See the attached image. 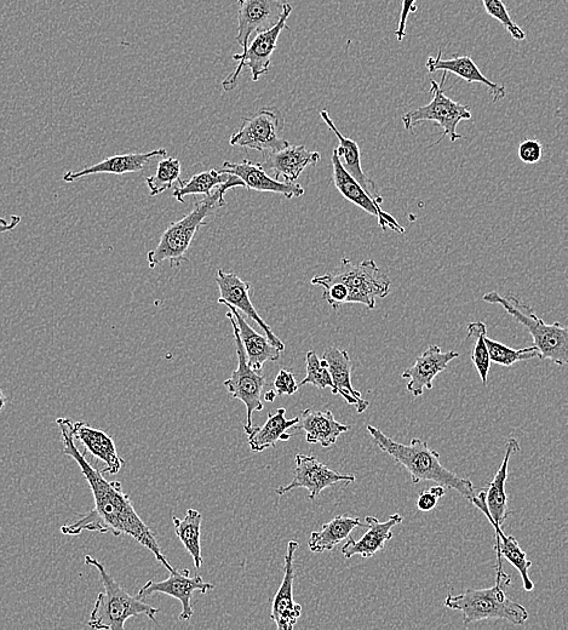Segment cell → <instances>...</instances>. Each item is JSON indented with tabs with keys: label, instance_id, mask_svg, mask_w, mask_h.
<instances>
[{
	"label": "cell",
	"instance_id": "obj_1",
	"mask_svg": "<svg viewBox=\"0 0 568 630\" xmlns=\"http://www.w3.org/2000/svg\"><path fill=\"white\" fill-rule=\"evenodd\" d=\"M56 423L60 427L62 435L63 454L72 457L78 463L80 471L93 491L95 501V507L90 512L82 515L74 523L62 526V534L78 536L84 531H90L99 532V534H112L116 537L130 536L153 553L158 563L162 564L165 569L169 571L174 569V566H171L168 559L164 557L156 534L137 514L130 496L124 494L122 483L106 480L105 475L97 471L86 460L85 452L80 454L76 443H74L70 418H57Z\"/></svg>",
	"mask_w": 568,
	"mask_h": 630
},
{
	"label": "cell",
	"instance_id": "obj_43",
	"mask_svg": "<svg viewBox=\"0 0 568 630\" xmlns=\"http://www.w3.org/2000/svg\"><path fill=\"white\" fill-rule=\"evenodd\" d=\"M438 500L439 498L434 496L429 490L423 491L420 497H418L417 507L421 512H430L436 507Z\"/></svg>",
	"mask_w": 568,
	"mask_h": 630
},
{
	"label": "cell",
	"instance_id": "obj_40",
	"mask_svg": "<svg viewBox=\"0 0 568 630\" xmlns=\"http://www.w3.org/2000/svg\"><path fill=\"white\" fill-rule=\"evenodd\" d=\"M273 387L278 397H280V395H294L297 393L298 388H300L298 387L295 375L284 369L280 370L278 376L275 377Z\"/></svg>",
	"mask_w": 568,
	"mask_h": 630
},
{
	"label": "cell",
	"instance_id": "obj_27",
	"mask_svg": "<svg viewBox=\"0 0 568 630\" xmlns=\"http://www.w3.org/2000/svg\"><path fill=\"white\" fill-rule=\"evenodd\" d=\"M294 429L306 434L307 443L330 448L337 443L340 435L348 432L351 427L338 422L330 410L306 409L301 411Z\"/></svg>",
	"mask_w": 568,
	"mask_h": 630
},
{
	"label": "cell",
	"instance_id": "obj_44",
	"mask_svg": "<svg viewBox=\"0 0 568 630\" xmlns=\"http://www.w3.org/2000/svg\"><path fill=\"white\" fill-rule=\"evenodd\" d=\"M21 216L11 215L9 219H3L0 217V233H7L14 231V229L20 225Z\"/></svg>",
	"mask_w": 568,
	"mask_h": 630
},
{
	"label": "cell",
	"instance_id": "obj_34",
	"mask_svg": "<svg viewBox=\"0 0 568 630\" xmlns=\"http://www.w3.org/2000/svg\"><path fill=\"white\" fill-rule=\"evenodd\" d=\"M229 176L231 175L215 169L203 171V173L194 175L189 181H182L180 186L175 189L172 197L177 202L185 203V197L187 196H197V194H205V197L210 196L216 188L228 181Z\"/></svg>",
	"mask_w": 568,
	"mask_h": 630
},
{
	"label": "cell",
	"instance_id": "obj_3",
	"mask_svg": "<svg viewBox=\"0 0 568 630\" xmlns=\"http://www.w3.org/2000/svg\"><path fill=\"white\" fill-rule=\"evenodd\" d=\"M237 187L245 188L244 182L237 176H229L228 181L216 188L210 196L195 202L191 213L166 228L157 248L148 252L149 268L154 269L163 262H169L171 268L179 269L182 262H188L186 254L195 234L205 225L206 217L212 211L223 208L226 205V192Z\"/></svg>",
	"mask_w": 568,
	"mask_h": 630
},
{
	"label": "cell",
	"instance_id": "obj_39",
	"mask_svg": "<svg viewBox=\"0 0 568 630\" xmlns=\"http://www.w3.org/2000/svg\"><path fill=\"white\" fill-rule=\"evenodd\" d=\"M487 15L491 16L510 33L515 40H525L526 33L515 24L502 0H481Z\"/></svg>",
	"mask_w": 568,
	"mask_h": 630
},
{
	"label": "cell",
	"instance_id": "obj_4",
	"mask_svg": "<svg viewBox=\"0 0 568 630\" xmlns=\"http://www.w3.org/2000/svg\"><path fill=\"white\" fill-rule=\"evenodd\" d=\"M496 584L491 588L468 589L460 595H449L445 606L451 610L461 611L463 624L502 618L515 626H522L529 620V612L524 606L507 597L504 588L512 584V578L503 570L502 563H497Z\"/></svg>",
	"mask_w": 568,
	"mask_h": 630
},
{
	"label": "cell",
	"instance_id": "obj_11",
	"mask_svg": "<svg viewBox=\"0 0 568 630\" xmlns=\"http://www.w3.org/2000/svg\"><path fill=\"white\" fill-rule=\"evenodd\" d=\"M226 317L231 320L233 326V335L235 342V351L238 355V368L234 370L231 377L223 382V386L227 388L229 395L232 399L240 400L245 405L248 415H246V422L244 431L249 434L252 429V415L255 411L263 410L262 393L266 386V377L261 375L260 372L255 371L248 364L243 347L242 340H240L239 329L237 323L233 318L231 311L226 314Z\"/></svg>",
	"mask_w": 568,
	"mask_h": 630
},
{
	"label": "cell",
	"instance_id": "obj_33",
	"mask_svg": "<svg viewBox=\"0 0 568 630\" xmlns=\"http://www.w3.org/2000/svg\"><path fill=\"white\" fill-rule=\"evenodd\" d=\"M203 515L195 509H188L185 519L181 520L172 515V523H174L175 534L177 538L186 548V551L192 555L195 569L203 566L204 559L202 557V544H200V536H202Z\"/></svg>",
	"mask_w": 568,
	"mask_h": 630
},
{
	"label": "cell",
	"instance_id": "obj_25",
	"mask_svg": "<svg viewBox=\"0 0 568 630\" xmlns=\"http://www.w3.org/2000/svg\"><path fill=\"white\" fill-rule=\"evenodd\" d=\"M320 117L324 120L325 124L329 126L332 133L337 136L338 141H340V146L336 148L334 153L338 159H340L344 170L363 186L367 194H369L377 204L382 206L383 198L380 191H378L376 183L367 177L363 170V165H361V153L358 143L340 133L335 123L332 122L329 112L326 110L321 111Z\"/></svg>",
	"mask_w": 568,
	"mask_h": 630
},
{
	"label": "cell",
	"instance_id": "obj_19",
	"mask_svg": "<svg viewBox=\"0 0 568 630\" xmlns=\"http://www.w3.org/2000/svg\"><path fill=\"white\" fill-rule=\"evenodd\" d=\"M460 357V353L449 351L443 352L438 346H429L420 357L416 358V363L407 369L403 378H409L407 391L413 397L418 398L424 391L433 389L435 377L444 372L452 360Z\"/></svg>",
	"mask_w": 568,
	"mask_h": 630
},
{
	"label": "cell",
	"instance_id": "obj_42",
	"mask_svg": "<svg viewBox=\"0 0 568 630\" xmlns=\"http://www.w3.org/2000/svg\"><path fill=\"white\" fill-rule=\"evenodd\" d=\"M417 0H403V4H401V13L399 17L398 30L394 32L395 37L401 42L406 37V24L407 19H409V15L411 13H416L417 11Z\"/></svg>",
	"mask_w": 568,
	"mask_h": 630
},
{
	"label": "cell",
	"instance_id": "obj_16",
	"mask_svg": "<svg viewBox=\"0 0 568 630\" xmlns=\"http://www.w3.org/2000/svg\"><path fill=\"white\" fill-rule=\"evenodd\" d=\"M331 162L332 169H334L332 180H334V185L338 189V192L342 194L343 198L359 206V208L366 211L367 214L376 216L378 225L381 226L383 231L389 228L399 234L405 233V228L400 226V223L395 220L392 215L386 213V211L382 209V206L377 204L375 200L367 194L363 186L344 170L340 159H338L335 153H332Z\"/></svg>",
	"mask_w": 568,
	"mask_h": 630
},
{
	"label": "cell",
	"instance_id": "obj_15",
	"mask_svg": "<svg viewBox=\"0 0 568 630\" xmlns=\"http://www.w3.org/2000/svg\"><path fill=\"white\" fill-rule=\"evenodd\" d=\"M216 283L218 289H220L221 297L218 299L220 305H229L243 312L246 317L254 320L260 328L265 331L267 339L273 346L277 347L280 352L285 351L284 342L274 334L271 326H269L265 320L257 313L254 305H252L250 299L251 285L245 282L242 278H239L237 274L231 272H225L223 269L218 271L216 276Z\"/></svg>",
	"mask_w": 568,
	"mask_h": 630
},
{
	"label": "cell",
	"instance_id": "obj_14",
	"mask_svg": "<svg viewBox=\"0 0 568 630\" xmlns=\"http://www.w3.org/2000/svg\"><path fill=\"white\" fill-rule=\"evenodd\" d=\"M280 0H238V44L248 48L254 34L271 30L284 14Z\"/></svg>",
	"mask_w": 568,
	"mask_h": 630
},
{
	"label": "cell",
	"instance_id": "obj_13",
	"mask_svg": "<svg viewBox=\"0 0 568 630\" xmlns=\"http://www.w3.org/2000/svg\"><path fill=\"white\" fill-rule=\"evenodd\" d=\"M188 569L177 570L172 569L170 571V577L168 580L162 582L148 581L143 586L136 597L139 599H145L151 597L153 594H165L169 597L175 598L181 601L182 612L180 615V621H189L193 617L194 611L192 606V595L194 592L208 593L215 589L214 584L206 582L200 575L189 577Z\"/></svg>",
	"mask_w": 568,
	"mask_h": 630
},
{
	"label": "cell",
	"instance_id": "obj_32",
	"mask_svg": "<svg viewBox=\"0 0 568 630\" xmlns=\"http://www.w3.org/2000/svg\"><path fill=\"white\" fill-rule=\"evenodd\" d=\"M358 528H365V524L355 517L338 515L330 523H327L320 531L312 532L309 538V549L312 553H325L334 551L335 547L346 541L352 531Z\"/></svg>",
	"mask_w": 568,
	"mask_h": 630
},
{
	"label": "cell",
	"instance_id": "obj_46",
	"mask_svg": "<svg viewBox=\"0 0 568 630\" xmlns=\"http://www.w3.org/2000/svg\"><path fill=\"white\" fill-rule=\"evenodd\" d=\"M278 398L277 393H275L274 389L272 391H268L265 393V400L268 403H273L275 399Z\"/></svg>",
	"mask_w": 568,
	"mask_h": 630
},
{
	"label": "cell",
	"instance_id": "obj_20",
	"mask_svg": "<svg viewBox=\"0 0 568 630\" xmlns=\"http://www.w3.org/2000/svg\"><path fill=\"white\" fill-rule=\"evenodd\" d=\"M71 432L74 440L84 445L85 454L94 456L97 461L105 463L103 475H116L125 466V461L118 455L116 444L109 435L101 429H96L85 422H72Z\"/></svg>",
	"mask_w": 568,
	"mask_h": 630
},
{
	"label": "cell",
	"instance_id": "obj_7",
	"mask_svg": "<svg viewBox=\"0 0 568 630\" xmlns=\"http://www.w3.org/2000/svg\"><path fill=\"white\" fill-rule=\"evenodd\" d=\"M332 282L342 283L348 290L347 303H360L369 309H375L378 297H387L390 279L376 265L367 260L354 265L351 260L342 259L334 273L325 274Z\"/></svg>",
	"mask_w": 568,
	"mask_h": 630
},
{
	"label": "cell",
	"instance_id": "obj_38",
	"mask_svg": "<svg viewBox=\"0 0 568 630\" xmlns=\"http://www.w3.org/2000/svg\"><path fill=\"white\" fill-rule=\"evenodd\" d=\"M306 363L307 376L298 383V387L313 385L318 389L331 388V392H334V382H332L330 372L327 370L325 360L320 359L314 351H309L306 355Z\"/></svg>",
	"mask_w": 568,
	"mask_h": 630
},
{
	"label": "cell",
	"instance_id": "obj_18",
	"mask_svg": "<svg viewBox=\"0 0 568 630\" xmlns=\"http://www.w3.org/2000/svg\"><path fill=\"white\" fill-rule=\"evenodd\" d=\"M300 543L290 541L285 555L284 578L272 604V621L279 630H292L302 615V606L294 600L295 553Z\"/></svg>",
	"mask_w": 568,
	"mask_h": 630
},
{
	"label": "cell",
	"instance_id": "obj_37",
	"mask_svg": "<svg viewBox=\"0 0 568 630\" xmlns=\"http://www.w3.org/2000/svg\"><path fill=\"white\" fill-rule=\"evenodd\" d=\"M485 343L487 351L490 354V360L492 363L506 366V368H512V366L519 362H527L533 358H539V353L535 346L522 349H514L502 345V343L493 341L489 337H485Z\"/></svg>",
	"mask_w": 568,
	"mask_h": 630
},
{
	"label": "cell",
	"instance_id": "obj_41",
	"mask_svg": "<svg viewBox=\"0 0 568 630\" xmlns=\"http://www.w3.org/2000/svg\"><path fill=\"white\" fill-rule=\"evenodd\" d=\"M518 154L522 163L530 165L536 164L543 156L542 143L536 140H526L521 142Z\"/></svg>",
	"mask_w": 568,
	"mask_h": 630
},
{
	"label": "cell",
	"instance_id": "obj_28",
	"mask_svg": "<svg viewBox=\"0 0 568 630\" xmlns=\"http://www.w3.org/2000/svg\"><path fill=\"white\" fill-rule=\"evenodd\" d=\"M320 159L319 152L308 151L304 146H288L284 150L269 153L262 166L263 169L273 171L275 180L283 177L285 182H295L307 166L317 165Z\"/></svg>",
	"mask_w": 568,
	"mask_h": 630
},
{
	"label": "cell",
	"instance_id": "obj_10",
	"mask_svg": "<svg viewBox=\"0 0 568 630\" xmlns=\"http://www.w3.org/2000/svg\"><path fill=\"white\" fill-rule=\"evenodd\" d=\"M285 119L278 107H263L254 116L243 119L237 133L231 137V146L258 152H278L290 146L283 139Z\"/></svg>",
	"mask_w": 568,
	"mask_h": 630
},
{
	"label": "cell",
	"instance_id": "obj_2",
	"mask_svg": "<svg viewBox=\"0 0 568 630\" xmlns=\"http://www.w3.org/2000/svg\"><path fill=\"white\" fill-rule=\"evenodd\" d=\"M367 432L371 434L378 448L409 471L413 485L430 480L457 491L469 501L475 496L472 480L462 478L441 465L439 452L430 449L426 441L415 438L409 445L400 444L371 425H367Z\"/></svg>",
	"mask_w": 568,
	"mask_h": 630
},
{
	"label": "cell",
	"instance_id": "obj_12",
	"mask_svg": "<svg viewBox=\"0 0 568 630\" xmlns=\"http://www.w3.org/2000/svg\"><path fill=\"white\" fill-rule=\"evenodd\" d=\"M354 481L353 474L332 471L324 463L319 462L317 457L298 454L294 479L289 485L280 486L275 492L279 496H284L295 489H307L309 500H315L327 488H332L338 483L351 484Z\"/></svg>",
	"mask_w": 568,
	"mask_h": 630
},
{
	"label": "cell",
	"instance_id": "obj_24",
	"mask_svg": "<svg viewBox=\"0 0 568 630\" xmlns=\"http://www.w3.org/2000/svg\"><path fill=\"white\" fill-rule=\"evenodd\" d=\"M166 156H168V151L165 148H160V150L147 153H131L109 157L83 170L68 171V173L63 175V181L71 183L82 179V177L97 174L125 175L140 173L152 159Z\"/></svg>",
	"mask_w": 568,
	"mask_h": 630
},
{
	"label": "cell",
	"instance_id": "obj_17",
	"mask_svg": "<svg viewBox=\"0 0 568 630\" xmlns=\"http://www.w3.org/2000/svg\"><path fill=\"white\" fill-rule=\"evenodd\" d=\"M222 173L239 177L244 182L245 188L251 191L280 194L285 198H300L304 194V188L295 182H281L269 176L263 169L262 163H254L249 159L243 162H223Z\"/></svg>",
	"mask_w": 568,
	"mask_h": 630
},
{
	"label": "cell",
	"instance_id": "obj_23",
	"mask_svg": "<svg viewBox=\"0 0 568 630\" xmlns=\"http://www.w3.org/2000/svg\"><path fill=\"white\" fill-rule=\"evenodd\" d=\"M323 359L327 363V370L334 382L335 391L332 394L342 395L349 405H355L358 414H363L370 403L361 397V393L352 385L353 364L348 352L336 347H327Z\"/></svg>",
	"mask_w": 568,
	"mask_h": 630
},
{
	"label": "cell",
	"instance_id": "obj_47",
	"mask_svg": "<svg viewBox=\"0 0 568 630\" xmlns=\"http://www.w3.org/2000/svg\"><path fill=\"white\" fill-rule=\"evenodd\" d=\"M5 405H7V398H5L2 388H0V412L3 411V409L5 408Z\"/></svg>",
	"mask_w": 568,
	"mask_h": 630
},
{
	"label": "cell",
	"instance_id": "obj_9",
	"mask_svg": "<svg viewBox=\"0 0 568 630\" xmlns=\"http://www.w3.org/2000/svg\"><path fill=\"white\" fill-rule=\"evenodd\" d=\"M291 13L292 5L285 2L284 14L280 17L278 24L272 27L271 30L257 33L256 37L250 40L248 48H246L242 54L233 55L232 59L238 62V67L223 80V90L232 91L237 87L238 79L240 74L244 71V68L250 70L251 79L254 80V82H258L262 76H265V74L269 72V67H271L272 63V55L275 49H277L280 34L284 30H289L286 21H288Z\"/></svg>",
	"mask_w": 568,
	"mask_h": 630
},
{
	"label": "cell",
	"instance_id": "obj_21",
	"mask_svg": "<svg viewBox=\"0 0 568 630\" xmlns=\"http://www.w3.org/2000/svg\"><path fill=\"white\" fill-rule=\"evenodd\" d=\"M474 504L479 511L485 514V517L489 519L490 524L496 532V553L497 560H502V558H506L510 564H512L516 570L520 572V576L522 578V582H524V588L526 592H532L535 589V584L531 581L530 578V567L532 566V561L527 559V554L522 551L520 544L516 541L514 536H507L504 534L502 530V526L493 521L491 518L489 508H487L486 504V492L483 490L479 495H475L470 500Z\"/></svg>",
	"mask_w": 568,
	"mask_h": 630
},
{
	"label": "cell",
	"instance_id": "obj_6",
	"mask_svg": "<svg viewBox=\"0 0 568 630\" xmlns=\"http://www.w3.org/2000/svg\"><path fill=\"white\" fill-rule=\"evenodd\" d=\"M483 300L491 305L502 306L516 322L529 330L539 358L550 360L559 366L568 364V330L565 325L559 322L544 323L530 306L513 295L502 296L496 291H490L484 295Z\"/></svg>",
	"mask_w": 568,
	"mask_h": 630
},
{
	"label": "cell",
	"instance_id": "obj_5",
	"mask_svg": "<svg viewBox=\"0 0 568 630\" xmlns=\"http://www.w3.org/2000/svg\"><path fill=\"white\" fill-rule=\"evenodd\" d=\"M85 564L99 570L105 592L99 593L91 612L89 627L93 629L124 630L125 622L129 618L145 615L153 622H158L156 616L159 609L143 603L142 599L126 593L120 584L108 574L106 567L99 560L86 555Z\"/></svg>",
	"mask_w": 568,
	"mask_h": 630
},
{
	"label": "cell",
	"instance_id": "obj_35",
	"mask_svg": "<svg viewBox=\"0 0 568 630\" xmlns=\"http://www.w3.org/2000/svg\"><path fill=\"white\" fill-rule=\"evenodd\" d=\"M181 174L182 166L179 159L166 156L160 160L156 175L149 176L146 180L151 197L168 191L175 182L181 183L183 181Z\"/></svg>",
	"mask_w": 568,
	"mask_h": 630
},
{
	"label": "cell",
	"instance_id": "obj_36",
	"mask_svg": "<svg viewBox=\"0 0 568 630\" xmlns=\"http://www.w3.org/2000/svg\"><path fill=\"white\" fill-rule=\"evenodd\" d=\"M467 340L470 337H474L476 339L474 351L472 354V362L475 366L476 371L481 378V382L483 385H487V381H489V372L491 366L490 354L487 351L485 337L487 335L486 324L483 322H474L470 323L467 326Z\"/></svg>",
	"mask_w": 568,
	"mask_h": 630
},
{
	"label": "cell",
	"instance_id": "obj_26",
	"mask_svg": "<svg viewBox=\"0 0 568 630\" xmlns=\"http://www.w3.org/2000/svg\"><path fill=\"white\" fill-rule=\"evenodd\" d=\"M441 54H443V50L440 49L438 56L429 57L427 60L426 66L429 73L443 71L445 73L455 74L458 78L466 80L468 84H483L484 87L490 91L493 103L501 101L507 96L506 87L493 83L489 78H486L484 74L481 73L480 68L475 65L472 57L467 55L443 60L441 59Z\"/></svg>",
	"mask_w": 568,
	"mask_h": 630
},
{
	"label": "cell",
	"instance_id": "obj_30",
	"mask_svg": "<svg viewBox=\"0 0 568 630\" xmlns=\"http://www.w3.org/2000/svg\"><path fill=\"white\" fill-rule=\"evenodd\" d=\"M521 451L519 441L515 438H509L506 444V454L499 467L495 478L489 484L486 492V504L493 521L499 526L504 524L513 513L508 509V498L506 492V483L508 479V468L510 457Z\"/></svg>",
	"mask_w": 568,
	"mask_h": 630
},
{
	"label": "cell",
	"instance_id": "obj_29",
	"mask_svg": "<svg viewBox=\"0 0 568 630\" xmlns=\"http://www.w3.org/2000/svg\"><path fill=\"white\" fill-rule=\"evenodd\" d=\"M231 311L235 323L238 325L240 340H242L246 360L248 364L257 372H261L263 365L268 362H277L281 352L272 345L267 336H262L251 328L248 322L242 317L238 309L225 305Z\"/></svg>",
	"mask_w": 568,
	"mask_h": 630
},
{
	"label": "cell",
	"instance_id": "obj_22",
	"mask_svg": "<svg viewBox=\"0 0 568 630\" xmlns=\"http://www.w3.org/2000/svg\"><path fill=\"white\" fill-rule=\"evenodd\" d=\"M403 520V515L400 514L390 515L384 523L375 517H366L365 526L369 530L359 541L348 537L347 543L342 547L344 558L351 559L354 555H361L364 559L374 557L392 540L394 526L403 523Z\"/></svg>",
	"mask_w": 568,
	"mask_h": 630
},
{
	"label": "cell",
	"instance_id": "obj_45",
	"mask_svg": "<svg viewBox=\"0 0 568 630\" xmlns=\"http://www.w3.org/2000/svg\"><path fill=\"white\" fill-rule=\"evenodd\" d=\"M429 491L438 498H441L445 495V488L441 485L433 486V488H430Z\"/></svg>",
	"mask_w": 568,
	"mask_h": 630
},
{
	"label": "cell",
	"instance_id": "obj_8",
	"mask_svg": "<svg viewBox=\"0 0 568 630\" xmlns=\"http://www.w3.org/2000/svg\"><path fill=\"white\" fill-rule=\"evenodd\" d=\"M447 78V73L444 72L443 80L441 83L430 80V93L433 94V100L426 106L417 108L404 114L403 124L407 131L413 133V129L418 124L423 122H434L444 130L443 136L439 141L435 142V145L441 142L444 137H449L451 142H456L461 139V135L457 133V126L463 120L472 119V112H470L468 106L461 105L456 101L450 99L445 95L444 83Z\"/></svg>",
	"mask_w": 568,
	"mask_h": 630
},
{
	"label": "cell",
	"instance_id": "obj_31",
	"mask_svg": "<svg viewBox=\"0 0 568 630\" xmlns=\"http://www.w3.org/2000/svg\"><path fill=\"white\" fill-rule=\"evenodd\" d=\"M286 409L280 408L268 415L265 425L261 427L252 426L248 434L250 449L254 452H262L269 448H274L278 441H288L292 434L289 429L294 428L298 423V417L286 420Z\"/></svg>",
	"mask_w": 568,
	"mask_h": 630
}]
</instances>
